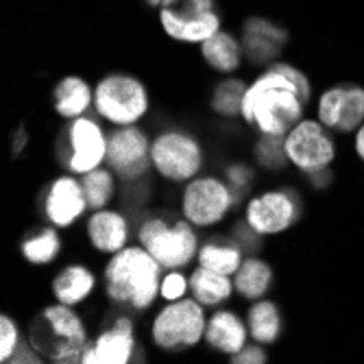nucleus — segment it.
<instances>
[{"label":"nucleus","instance_id":"11","mask_svg":"<svg viewBox=\"0 0 364 364\" xmlns=\"http://www.w3.org/2000/svg\"><path fill=\"white\" fill-rule=\"evenodd\" d=\"M159 20L166 36L186 44H201L220 31L214 0H171L161 7Z\"/></svg>","mask_w":364,"mask_h":364},{"label":"nucleus","instance_id":"18","mask_svg":"<svg viewBox=\"0 0 364 364\" xmlns=\"http://www.w3.org/2000/svg\"><path fill=\"white\" fill-rule=\"evenodd\" d=\"M288 42V33L269 22L264 18H249L245 22V36H242V50L245 55L257 63H273L277 53L282 50V46Z\"/></svg>","mask_w":364,"mask_h":364},{"label":"nucleus","instance_id":"31","mask_svg":"<svg viewBox=\"0 0 364 364\" xmlns=\"http://www.w3.org/2000/svg\"><path fill=\"white\" fill-rule=\"evenodd\" d=\"M20 343L22 338H20L18 323L9 318L7 314H3L0 316V362H9V358L20 347Z\"/></svg>","mask_w":364,"mask_h":364},{"label":"nucleus","instance_id":"8","mask_svg":"<svg viewBox=\"0 0 364 364\" xmlns=\"http://www.w3.org/2000/svg\"><path fill=\"white\" fill-rule=\"evenodd\" d=\"M107 159V136L98 120L81 116L68 122L61 131L59 161L73 175H85Z\"/></svg>","mask_w":364,"mask_h":364},{"label":"nucleus","instance_id":"5","mask_svg":"<svg viewBox=\"0 0 364 364\" xmlns=\"http://www.w3.org/2000/svg\"><path fill=\"white\" fill-rule=\"evenodd\" d=\"M94 112L114 127L138 124L149 112V92L138 77L107 75L94 87Z\"/></svg>","mask_w":364,"mask_h":364},{"label":"nucleus","instance_id":"12","mask_svg":"<svg viewBox=\"0 0 364 364\" xmlns=\"http://www.w3.org/2000/svg\"><path fill=\"white\" fill-rule=\"evenodd\" d=\"M299 212L301 201L292 190H267L249 198L245 220L257 236H277L299 220Z\"/></svg>","mask_w":364,"mask_h":364},{"label":"nucleus","instance_id":"29","mask_svg":"<svg viewBox=\"0 0 364 364\" xmlns=\"http://www.w3.org/2000/svg\"><path fill=\"white\" fill-rule=\"evenodd\" d=\"M249 85H245V81L240 79H225L220 81L214 92H212V109L218 114V116H225V118H236L240 116L242 112V98H245V92H247Z\"/></svg>","mask_w":364,"mask_h":364},{"label":"nucleus","instance_id":"34","mask_svg":"<svg viewBox=\"0 0 364 364\" xmlns=\"http://www.w3.org/2000/svg\"><path fill=\"white\" fill-rule=\"evenodd\" d=\"M227 183L231 186V190L236 192V196L240 198V194L245 190L251 188V181H253V168H249L247 164H234V166L227 168Z\"/></svg>","mask_w":364,"mask_h":364},{"label":"nucleus","instance_id":"23","mask_svg":"<svg viewBox=\"0 0 364 364\" xmlns=\"http://www.w3.org/2000/svg\"><path fill=\"white\" fill-rule=\"evenodd\" d=\"M273 284V269L269 262L257 255H249L242 259L240 269L234 273V288L247 301L264 299Z\"/></svg>","mask_w":364,"mask_h":364},{"label":"nucleus","instance_id":"25","mask_svg":"<svg viewBox=\"0 0 364 364\" xmlns=\"http://www.w3.org/2000/svg\"><path fill=\"white\" fill-rule=\"evenodd\" d=\"M245 259V249L236 238H227V240H210L201 245L196 255L198 267L223 273L234 277V273L240 269V264Z\"/></svg>","mask_w":364,"mask_h":364},{"label":"nucleus","instance_id":"27","mask_svg":"<svg viewBox=\"0 0 364 364\" xmlns=\"http://www.w3.org/2000/svg\"><path fill=\"white\" fill-rule=\"evenodd\" d=\"M20 251L33 267H46V264L55 262L61 251V238L57 234V227L50 225L40 231H33L22 240Z\"/></svg>","mask_w":364,"mask_h":364},{"label":"nucleus","instance_id":"26","mask_svg":"<svg viewBox=\"0 0 364 364\" xmlns=\"http://www.w3.org/2000/svg\"><path fill=\"white\" fill-rule=\"evenodd\" d=\"M247 327L249 336L259 345H275L282 336V312L275 301L257 299L251 301V308L247 312Z\"/></svg>","mask_w":364,"mask_h":364},{"label":"nucleus","instance_id":"30","mask_svg":"<svg viewBox=\"0 0 364 364\" xmlns=\"http://www.w3.org/2000/svg\"><path fill=\"white\" fill-rule=\"evenodd\" d=\"M286 136H269V134H259L257 146H255V157L257 164L269 171H279L284 168V164L288 161L286 157V146H284Z\"/></svg>","mask_w":364,"mask_h":364},{"label":"nucleus","instance_id":"13","mask_svg":"<svg viewBox=\"0 0 364 364\" xmlns=\"http://www.w3.org/2000/svg\"><path fill=\"white\" fill-rule=\"evenodd\" d=\"M105 164L122 181H140L153 168L149 136L136 124L116 127L107 138Z\"/></svg>","mask_w":364,"mask_h":364},{"label":"nucleus","instance_id":"36","mask_svg":"<svg viewBox=\"0 0 364 364\" xmlns=\"http://www.w3.org/2000/svg\"><path fill=\"white\" fill-rule=\"evenodd\" d=\"M42 360H44V358L38 353V349L33 347L28 341H26V343H20V347L16 349V353L9 358V362H36V364L42 362Z\"/></svg>","mask_w":364,"mask_h":364},{"label":"nucleus","instance_id":"2","mask_svg":"<svg viewBox=\"0 0 364 364\" xmlns=\"http://www.w3.org/2000/svg\"><path fill=\"white\" fill-rule=\"evenodd\" d=\"M103 284L114 306L144 312L159 296L161 264L142 245H127L109 257L103 271Z\"/></svg>","mask_w":364,"mask_h":364},{"label":"nucleus","instance_id":"16","mask_svg":"<svg viewBox=\"0 0 364 364\" xmlns=\"http://www.w3.org/2000/svg\"><path fill=\"white\" fill-rule=\"evenodd\" d=\"M85 234L94 251L114 255L122 251L129 242V220L116 210H96L85 223Z\"/></svg>","mask_w":364,"mask_h":364},{"label":"nucleus","instance_id":"24","mask_svg":"<svg viewBox=\"0 0 364 364\" xmlns=\"http://www.w3.org/2000/svg\"><path fill=\"white\" fill-rule=\"evenodd\" d=\"M201 57L212 70L220 75H231L240 68L242 44L227 31H216L212 38L201 42Z\"/></svg>","mask_w":364,"mask_h":364},{"label":"nucleus","instance_id":"22","mask_svg":"<svg viewBox=\"0 0 364 364\" xmlns=\"http://www.w3.org/2000/svg\"><path fill=\"white\" fill-rule=\"evenodd\" d=\"M190 296L205 306V308H218L223 304H227L231 299V294L236 292L234 288V277L203 269V267H196L190 277Z\"/></svg>","mask_w":364,"mask_h":364},{"label":"nucleus","instance_id":"10","mask_svg":"<svg viewBox=\"0 0 364 364\" xmlns=\"http://www.w3.org/2000/svg\"><path fill=\"white\" fill-rule=\"evenodd\" d=\"M288 164L306 175H316L327 171L336 157L334 140L329 138L327 127L321 120L296 122L284 138Z\"/></svg>","mask_w":364,"mask_h":364},{"label":"nucleus","instance_id":"21","mask_svg":"<svg viewBox=\"0 0 364 364\" xmlns=\"http://www.w3.org/2000/svg\"><path fill=\"white\" fill-rule=\"evenodd\" d=\"M53 105L65 120L81 118L94 107V90L81 77H63L53 92Z\"/></svg>","mask_w":364,"mask_h":364},{"label":"nucleus","instance_id":"33","mask_svg":"<svg viewBox=\"0 0 364 364\" xmlns=\"http://www.w3.org/2000/svg\"><path fill=\"white\" fill-rule=\"evenodd\" d=\"M271 68H275V70L284 73V75H286V77L296 85V90H299L301 101H304L306 105L310 103V98H312V87H310L308 77H306L301 70H296L292 63H284V61H273V63H271Z\"/></svg>","mask_w":364,"mask_h":364},{"label":"nucleus","instance_id":"1","mask_svg":"<svg viewBox=\"0 0 364 364\" xmlns=\"http://www.w3.org/2000/svg\"><path fill=\"white\" fill-rule=\"evenodd\" d=\"M304 107L306 103L296 85L269 65V70L247 87L240 116L259 134L286 136L296 122L304 120Z\"/></svg>","mask_w":364,"mask_h":364},{"label":"nucleus","instance_id":"38","mask_svg":"<svg viewBox=\"0 0 364 364\" xmlns=\"http://www.w3.org/2000/svg\"><path fill=\"white\" fill-rule=\"evenodd\" d=\"M168 3H171V0H146V5H149V7H159V9H161L164 5H168Z\"/></svg>","mask_w":364,"mask_h":364},{"label":"nucleus","instance_id":"32","mask_svg":"<svg viewBox=\"0 0 364 364\" xmlns=\"http://www.w3.org/2000/svg\"><path fill=\"white\" fill-rule=\"evenodd\" d=\"M190 292V282L183 273L179 271H168L166 275H161V286H159V296L166 304L179 301Z\"/></svg>","mask_w":364,"mask_h":364},{"label":"nucleus","instance_id":"17","mask_svg":"<svg viewBox=\"0 0 364 364\" xmlns=\"http://www.w3.org/2000/svg\"><path fill=\"white\" fill-rule=\"evenodd\" d=\"M94 351L98 355V364H129L136 355V329L129 316H118L114 323L103 329L94 341Z\"/></svg>","mask_w":364,"mask_h":364},{"label":"nucleus","instance_id":"19","mask_svg":"<svg viewBox=\"0 0 364 364\" xmlns=\"http://www.w3.org/2000/svg\"><path fill=\"white\" fill-rule=\"evenodd\" d=\"M203 341L216 353L234 358L249 341L247 321H242L231 310H216V312H212V316H208Z\"/></svg>","mask_w":364,"mask_h":364},{"label":"nucleus","instance_id":"15","mask_svg":"<svg viewBox=\"0 0 364 364\" xmlns=\"http://www.w3.org/2000/svg\"><path fill=\"white\" fill-rule=\"evenodd\" d=\"M316 114L329 131H358L364 122V90L358 85H336L323 92Z\"/></svg>","mask_w":364,"mask_h":364},{"label":"nucleus","instance_id":"4","mask_svg":"<svg viewBox=\"0 0 364 364\" xmlns=\"http://www.w3.org/2000/svg\"><path fill=\"white\" fill-rule=\"evenodd\" d=\"M205 306L198 304L194 296H183L157 312L151 325V341L166 353H181L194 349L205 338Z\"/></svg>","mask_w":364,"mask_h":364},{"label":"nucleus","instance_id":"20","mask_svg":"<svg viewBox=\"0 0 364 364\" xmlns=\"http://www.w3.org/2000/svg\"><path fill=\"white\" fill-rule=\"evenodd\" d=\"M96 290V275L85 264H68L53 279V294L63 306H81Z\"/></svg>","mask_w":364,"mask_h":364},{"label":"nucleus","instance_id":"6","mask_svg":"<svg viewBox=\"0 0 364 364\" xmlns=\"http://www.w3.org/2000/svg\"><path fill=\"white\" fill-rule=\"evenodd\" d=\"M138 240L166 271L186 269L201 249L194 225L186 218L168 225L161 216H153L140 225Z\"/></svg>","mask_w":364,"mask_h":364},{"label":"nucleus","instance_id":"9","mask_svg":"<svg viewBox=\"0 0 364 364\" xmlns=\"http://www.w3.org/2000/svg\"><path fill=\"white\" fill-rule=\"evenodd\" d=\"M238 201L236 192L231 190L227 179L214 175L194 177L183 186L181 192V214L194 227H214L227 218Z\"/></svg>","mask_w":364,"mask_h":364},{"label":"nucleus","instance_id":"3","mask_svg":"<svg viewBox=\"0 0 364 364\" xmlns=\"http://www.w3.org/2000/svg\"><path fill=\"white\" fill-rule=\"evenodd\" d=\"M28 343L44 360L55 364H73L81 362V355L92 341L77 310L57 301L33 316L28 325Z\"/></svg>","mask_w":364,"mask_h":364},{"label":"nucleus","instance_id":"14","mask_svg":"<svg viewBox=\"0 0 364 364\" xmlns=\"http://www.w3.org/2000/svg\"><path fill=\"white\" fill-rule=\"evenodd\" d=\"M40 208L48 225L57 229L73 227L90 210L81 179H77L73 173L53 179L42 194Z\"/></svg>","mask_w":364,"mask_h":364},{"label":"nucleus","instance_id":"35","mask_svg":"<svg viewBox=\"0 0 364 364\" xmlns=\"http://www.w3.org/2000/svg\"><path fill=\"white\" fill-rule=\"evenodd\" d=\"M267 360H269V355L264 351V345H259L255 341H253V345H245L234 358H231L234 364H264Z\"/></svg>","mask_w":364,"mask_h":364},{"label":"nucleus","instance_id":"28","mask_svg":"<svg viewBox=\"0 0 364 364\" xmlns=\"http://www.w3.org/2000/svg\"><path fill=\"white\" fill-rule=\"evenodd\" d=\"M114 171L109 168H103L98 166L85 175H81V186H83V192H85V198H87V208L92 212L96 210H103L109 205V201L116 194V181H114Z\"/></svg>","mask_w":364,"mask_h":364},{"label":"nucleus","instance_id":"7","mask_svg":"<svg viewBox=\"0 0 364 364\" xmlns=\"http://www.w3.org/2000/svg\"><path fill=\"white\" fill-rule=\"evenodd\" d=\"M151 161L159 177L173 183H188L203 168V149L186 131L168 129L151 140Z\"/></svg>","mask_w":364,"mask_h":364},{"label":"nucleus","instance_id":"37","mask_svg":"<svg viewBox=\"0 0 364 364\" xmlns=\"http://www.w3.org/2000/svg\"><path fill=\"white\" fill-rule=\"evenodd\" d=\"M355 153L360 159H364V124L355 131Z\"/></svg>","mask_w":364,"mask_h":364}]
</instances>
